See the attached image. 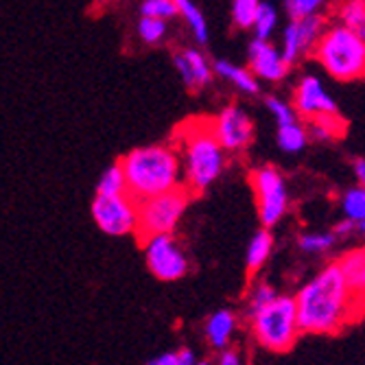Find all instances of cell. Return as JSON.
<instances>
[{
  "instance_id": "d6986e66",
  "label": "cell",
  "mask_w": 365,
  "mask_h": 365,
  "mask_svg": "<svg viewBox=\"0 0 365 365\" xmlns=\"http://www.w3.org/2000/svg\"><path fill=\"white\" fill-rule=\"evenodd\" d=\"M339 24L350 29L354 36H359L365 42V3L363 0H348L337 9Z\"/></svg>"
},
{
  "instance_id": "4316f807",
  "label": "cell",
  "mask_w": 365,
  "mask_h": 365,
  "mask_svg": "<svg viewBox=\"0 0 365 365\" xmlns=\"http://www.w3.org/2000/svg\"><path fill=\"white\" fill-rule=\"evenodd\" d=\"M260 3L258 0H235L232 3V20L239 29H254Z\"/></svg>"
},
{
  "instance_id": "d6a6232c",
  "label": "cell",
  "mask_w": 365,
  "mask_h": 365,
  "mask_svg": "<svg viewBox=\"0 0 365 365\" xmlns=\"http://www.w3.org/2000/svg\"><path fill=\"white\" fill-rule=\"evenodd\" d=\"M264 103H267V110H269L272 116L276 118L278 127L297 123V120H295V110H293L289 103H284L282 98H278V96H267V101H264Z\"/></svg>"
},
{
  "instance_id": "484cf974",
  "label": "cell",
  "mask_w": 365,
  "mask_h": 365,
  "mask_svg": "<svg viewBox=\"0 0 365 365\" xmlns=\"http://www.w3.org/2000/svg\"><path fill=\"white\" fill-rule=\"evenodd\" d=\"M278 24V11L272 3H260L258 16H256V24H254V33L256 40L269 42V36L276 31Z\"/></svg>"
},
{
  "instance_id": "e575fe53",
  "label": "cell",
  "mask_w": 365,
  "mask_h": 365,
  "mask_svg": "<svg viewBox=\"0 0 365 365\" xmlns=\"http://www.w3.org/2000/svg\"><path fill=\"white\" fill-rule=\"evenodd\" d=\"M356 230V223H352V221H341V223H337L335 225V230H333V235L335 237H348V235H352V232Z\"/></svg>"
},
{
  "instance_id": "f546056e",
  "label": "cell",
  "mask_w": 365,
  "mask_h": 365,
  "mask_svg": "<svg viewBox=\"0 0 365 365\" xmlns=\"http://www.w3.org/2000/svg\"><path fill=\"white\" fill-rule=\"evenodd\" d=\"M322 5H324L322 0H287L284 11L295 22V20H307V18L319 16L317 11L322 9Z\"/></svg>"
},
{
  "instance_id": "9c48e42d",
  "label": "cell",
  "mask_w": 365,
  "mask_h": 365,
  "mask_svg": "<svg viewBox=\"0 0 365 365\" xmlns=\"http://www.w3.org/2000/svg\"><path fill=\"white\" fill-rule=\"evenodd\" d=\"M145 245V258L149 272L164 282H173L186 276L188 272V258L173 239L169 237H153L143 243Z\"/></svg>"
},
{
  "instance_id": "9a60e30c",
  "label": "cell",
  "mask_w": 365,
  "mask_h": 365,
  "mask_svg": "<svg viewBox=\"0 0 365 365\" xmlns=\"http://www.w3.org/2000/svg\"><path fill=\"white\" fill-rule=\"evenodd\" d=\"M337 264H339L341 276H344L350 293L356 297V300L363 302L365 300V245L346 252L337 260Z\"/></svg>"
},
{
  "instance_id": "e0dca14e",
  "label": "cell",
  "mask_w": 365,
  "mask_h": 365,
  "mask_svg": "<svg viewBox=\"0 0 365 365\" xmlns=\"http://www.w3.org/2000/svg\"><path fill=\"white\" fill-rule=\"evenodd\" d=\"M212 71L219 77L227 79L232 86H237L245 94H256L258 92V81H256V77H254V73L250 68H243V66H237V63H232L227 59H217L212 63Z\"/></svg>"
},
{
  "instance_id": "74e56055",
  "label": "cell",
  "mask_w": 365,
  "mask_h": 365,
  "mask_svg": "<svg viewBox=\"0 0 365 365\" xmlns=\"http://www.w3.org/2000/svg\"><path fill=\"white\" fill-rule=\"evenodd\" d=\"M197 365H210L208 361H197Z\"/></svg>"
},
{
  "instance_id": "f1b7e54d",
  "label": "cell",
  "mask_w": 365,
  "mask_h": 365,
  "mask_svg": "<svg viewBox=\"0 0 365 365\" xmlns=\"http://www.w3.org/2000/svg\"><path fill=\"white\" fill-rule=\"evenodd\" d=\"M138 36L145 44H160L167 36V22L155 18H143L138 20Z\"/></svg>"
},
{
  "instance_id": "6da1fadb",
  "label": "cell",
  "mask_w": 365,
  "mask_h": 365,
  "mask_svg": "<svg viewBox=\"0 0 365 365\" xmlns=\"http://www.w3.org/2000/svg\"><path fill=\"white\" fill-rule=\"evenodd\" d=\"M297 319L304 333H337L363 313V302L350 293L337 262H330L295 293Z\"/></svg>"
},
{
  "instance_id": "2e32d148",
  "label": "cell",
  "mask_w": 365,
  "mask_h": 365,
  "mask_svg": "<svg viewBox=\"0 0 365 365\" xmlns=\"http://www.w3.org/2000/svg\"><path fill=\"white\" fill-rule=\"evenodd\" d=\"M235 330H237V317L227 309L212 313L210 319L206 322V337H208L210 346L219 348V350H225L232 335H235Z\"/></svg>"
},
{
  "instance_id": "277c9868",
  "label": "cell",
  "mask_w": 365,
  "mask_h": 365,
  "mask_svg": "<svg viewBox=\"0 0 365 365\" xmlns=\"http://www.w3.org/2000/svg\"><path fill=\"white\" fill-rule=\"evenodd\" d=\"M313 55L333 79L352 81L365 77V42L344 24L328 26Z\"/></svg>"
},
{
  "instance_id": "5b68a950",
  "label": "cell",
  "mask_w": 365,
  "mask_h": 365,
  "mask_svg": "<svg viewBox=\"0 0 365 365\" xmlns=\"http://www.w3.org/2000/svg\"><path fill=\"white\" fill-rule=\"evenodd\" d=\"M300 319H297L295 297L280 295L274 304L252 317L254 339L272 352H287L293 348L300 335Z\"/></svg>"
},
{
  "instance_id": "8d00e7d4",
  "label": "cell",
  "mask_w": 365,
  "mask_h": 365,
  "mask_svg": "<svg viewBox=\"0 0 365 365\" xmlns=\"http://www.w3.org/2000/svg\"><path fill=\"white\" fill-rule=\"evenodd\" d=\"M356 230L361 232V235H365V221L363 223H356Z\"/></svg>"
},
{
  "instance_id": "8fae6325",
  "label": "cell",
  "mask_w": 365,
  "mask_h": 365,
  "mask_svg": "<svg viewBox=\"0 0 365 365\" xmlns=\"http://www.w3.org/2000/svg\"><path fill=\"white\" fill-rule=\"evenodd\" d=\"M293 110L300 116H304L307 120H313L319 116L337 114V103L333 101V96L324 90L322 81L315 75H307L295 86Z\"/></svg>"
},
{
  "instance_id": "5bb4252c",
  "label": "cell",
  "mask_w": 365,
  "mask_h": 365,
  "mask_svg": "<svg viewBox=\"0 0 365 365\" xmlns=\"http://www.w3.org/2000/svg\"><path fill=\"white\" fill-rule=\"evenodd\" d=\"M175 68L182 77V81L190 88V90H199L210 83L212 79V66L206 59L204 53H199L197 48H186L184 53H178L173 57Z\"/></svg>"
},
{
  "instance_id": "83f0119b",
  "label": "cell",
  "mask_w": 365,
  "mask_h": 365,
  "mask_svg": "<svg viewBox=\"0 0 365 365\" xmlns=\"http://www.w3.org/2000/svg\"><path fill=\"white\" fill-rule=\"evenodd\" d=\"M140 14L143 18H155V20H164L180 14L178 0H145L140 3Z\"/></svg>"
},
{
  "instance_id": "7a4b0ae2",
  "label": "cell",
  "mask_w": 365,
  "mask_h": 365,
  "mask_svg": "<svg viewBox=\"0 0 365 365\" xmlns=\"http://www.w3.org/2000/svg\"><path fill=\"white\" fill-rule=\"evenodd\" d=\"M120 167L127 178L129 195L138 204L184 186L180 151L169 145H147L131 149L120 158Z\"/></svg>"
},
{
  "instance_id": "52a82bcc",
  "label": "cell",
  "mask_w": 365,
  "mask_h": 365,
  "mask_svg": "<svg viewBox=\"0 0 365 365\" xmlns=\"http://www.w3.org/2000/svg\"><path fill=\"white\" fill-rule=\"evenodd\" d=\"M250 186L256 199V212L264 227L278 223L289 204L284 178L274 167H260L250 173Z\"/></svg>"
},
{
  "instance_id": "4fadbf2b",
  "label": "cell",
  "mask_w": 365,
  "mask_h": 365,
  "mask_svg": "<svg viewBox=\"0 0 365 365\" xmlns=\"http://www.w3.org/2000/svg\"><path fill=\"white\" fill-rule=\"evenodd\" d=\"M250 57V71L254 77L264 81H282L289 73V63L282 57V51L269 42L254 40L247 51Z\"/></svg>"
},
{
  "instance_id": "3957f363",
  "label": "cell",
  "mask_w": 365,
  "mask_h": 365,
  "mask_svg": "<svg viewBox=\"0 0 365 365\" xmlns=\"http://www.w3.org/2000/svg\"><path fill=\"white\" fill-rule=\"evenodd\" d=\"M175 138L180 145V158L184 167V188L204 192L225 167V149L215 136L210 118H192L178 127Z\"/></svg>"
},
{
  "instance_id": "30bf717a",
  "label": "cell",
  "mask_w": 365,
  "mask_h": 365,
  "mask_svg": "<svg viewBox=\"0 0 365 365\" xmlns=\"http://www.w3.org/2000/svg\"><path fill=\"white\" fill-rule=\"evenodd\" d=\"M212 129L225 151H243L254 138V125L247 112L237 106L223 108L212 118Z\"/></svg>"
},
{
  "instance_id": "603a6c76",
  "label": "cell",
  "mask_w": 365,
  "mask_h": 365,
  "mask_svg": "<svg viewBox=\"0 0 365 365\" xmlns=\"http://www.w3.org/2000/svg\"><path fill=\"white\" fill-rule=\"evenodd\" d=\"M309 134L300 123L278 127V147L287 153H297L307 147Z\"/></svg>"
},
{
  "instance_id": "7402d4cb",
  "label": "cell",
  "mask_w": 365,
  "mask_h": 365,
  "mask_svg": "<svg viewBox=\"0 0 365 365\" xmlns=\"http://www.w3.org/2000/svg\"><path fill=\"white\" fill-rule=\"evenodd\" d=\"M311 127V136L315 140H333V138H341L346 131V123L339 114H328V116H319L309 120Z\"/></svg>"
},
{
  "instance_id": "7c38bea8",
  "label": "cell",
  "mask_w": 365,
  "mask_h": 365,
  "mask_svg": "<svg viewBox=\"0 0 365 365\" xmlns=\"http://www.w3.org/2000/svg\"><path fill=\"white\" fill-rule=\"evenodd\" d=\"M324 18L322 16H313L307 20H291L282 33V57L287 59V63L291 66L293 61H297L302 53H309L311 48L317 46L322 33H324Z\"/></svg>"
},
{
  "instance_id": "cb8c5ba5",
  "label": "cell",
  "mask_w": 365,
  "mask_h": 365,
  "mask_svg": "<svg viewBox=\"0 0 365 365\" xmlns=\"http://www.w3.org/2000/svg\"><path fill=\"white\" fill-rule=\"evenodd\" d=\"M341 210H344L346 219L352 223L365 221V186H354V188L344 192Z\"/></svg>"
},
{
  "instance_id": "1f68e13d",
  "label": "cell",
  "mask_w": 365,
  "mask_h": 365,
  "mask_svg": "<svg viewBox=\"0 0 365 365\" xmlns=\"http://www.w3.org/2000/svg\"><path fill=\"white\" fill-rule=\"evenodd\" d=\"M147 365H197L195 352L188 348H180L173 352H164L153 356L151 361H147Z\"/></svg>"
},
{
  "instance_id": "d590c367",
  "label": "cell",
  "mask_w": 365,
  "mask_h": 365,
  "mask_svg": "<svg viewBox=\"0 0 365 365\" xmlns=\"http://www.w3.org/2000/svg\"><path fill=\"white\" fill-rule=\"evenodd\" d=\"M354 175L359 180V186H365V160L354 162Z\"/></svg>"
},
{
  "instance_id": "836d02e7",
  "label": "cell",
  "mask_w": 365,
  "mask_h": 365,
  "mask_svg": "<svg viewBox=\"0 0 365 365\" xmlns=\"http://www.w3.org/2000/svg\"><path fill=\"white\" fill-rule=\"evenodd\" d=\"M217 365H241V356L237 350H223Z\"/></svg>"
},
{
  "instance_id": "d4e9b609",
  "label": "cell",
  "mask_w": 365,
  "mask_h": 365,
  "mask_svg": "<svg viewBox=\"0 0 365 365\" xmlns=\"http://www.w3.org/2000/svg\"><path fill=\"white\" fill-rule=\"evenodd\" d=\"M278 291L267 284V282H258L252 291H250V300H247V315L256 317L260 311H264L269 304H274L278 300Z\"/></svg>"
},
{
  "instance_id": "4dcf8cb0",
  "label": "cell",
  "mask_w": 365,
  "mask_h": 365,
  "mask_svg": "<svg viewBox=\"0 0 365 365\" xmlns=\"http://www.w3.org/2000/svg\"><path fill=\"white\" fill-rule=\"evenodd\" d=\"M335 235L333 232H311V235H302L297 245H300L304 252H311V254H317V252H324L328 250L330 245L335 243Z\"/></svg>"
},
{
  "instance_id": "ffe728a7",
  "label": "cell",
  "mask_w": 365,
  "mask_h": 365,
  "mask_svg": "<svg viewBox=\"0 0 365 365\" xmlns=\"http://www.w3.org/2000/svg\"><path fill=\"white\" fill-rule=\"evenodd\" d=\"M96 195L101 197H118V195H129V188H127V178H125V171L120 167V162L112 164V167L106 169V173L101 175L96 184Z\"/></svg>"
},
{
  "instance_id": "ba28073f",
  "label": "cell",
  "mask_w": 365,
  "mask_h": 365,
  "mask_svg": "<svg viewBox=\"0 0 365 365\" xmlns=\"http://www.w3.org/2000/svg\"><path fill=\"white\" fill-rule=\"evenodd\" d=\"M90 210L98 230L110 237H129L138 232V202L131 195H96Z\"/></svg>"
},
{
  "instance_id": "44dd1931",
  "label": "cell",
  "mask_w": 365,
  "mask_h": 365,
  "mask_svg": "<svg viewBox=\"0 0 365 365\" xmlns=\"http://www.w3.org/2000/svg\"><path fill=\"white\" fill-rule=\"evenodd\" d=\"M178 7H180V16L186 20L188 29L192 31V36L199 44H206L208 42V24H206V16L202 14L195 3L190 0H178Z\"/></svg>"
},
{
  "instance_id": "8992f818",
  "label": "cell",
  "mask_w": 365,
  "mask_h": 365,
  "mask_svg": "<svg viewBox=\"0 0 365 365\" xmlns=\"http://www.w3.org/2000/svg\"><path fill=\"white\" fill-rule=\"evenodd\" d=\"M190 192L182 186L178 190L164 192L138 204V241H149L153 237H169L175 232L180 219L186 212Z\"/></svg>"
},
{
  "instance_id": "ac0fdd59",
  "label": "cell",
  "mask_w": 365,
  "mask_h": 365,
  "mask_svg": "<svg viewBox=\"0 0 365 365\" xmlns=\"http://www.w3.org/2000/svg\"><path fill=\"white\" fill-rule=\"evenodd\" d=\"M272 250H274V237L269 235V230H258L247 245V258H245L247 269L258 272L264 264V260L269 258Z\"/></svg>"
}]
</instances>
